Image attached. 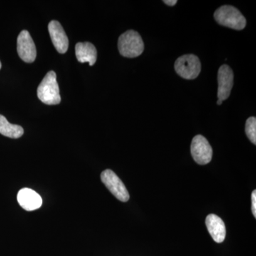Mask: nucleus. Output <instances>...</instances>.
<instances>
[{
  "label": "nucleus",
  "mask_w": 256,
  "mask_h": 256,
  "mask_svg": "<svg viewBox=\"0 0 256 256\" xmlns=\"http://www.w3.org/2000/svg\"><path fill=\"white\" fill-rule=\"evenodd\" d=\"M38 99L46 105H57L60 102V87L56 74L53 70L46 74L37 89Z\"/></svg>",
  "instance_id": "obj_1"
},
{
  "label": "nucleus",
  "mask_w": 256,
  "mask_h": 256,
  "mask_svg": "<svg viewBox=\"0 0 256 256\" xmlns=\"http://www.w3.org/2000/svg\"><path fill=\"white\" fill-rule=\"evenodd\" d=\"M144 48L140 35L134 30H128L119 37L118 50L122 56L136 58L142 54Z\"/></svg>",
  "instance_id": "obj_2"
},
{
  "label": "nucleus",
  "mask_w": 256,
  "mask_h": 256,
  "mask_svg": "<svg viewBox=\"0 0 256 256\" xmlns=\"http://www.w3.org/2000/svg\"><path fill=\"white\" fill-rule=\"evenodd\" d=\"M214 18L220 24L234 30H244L246 25V20L242 13L230 5H225L217 9L214 13Z\"/></svg>",
  "instance_id": "obj_3"
},
{
  "label": "nucleus",
  "mask_w": 256,
  "mask_h": 256,
  "mask_svg": "<svg viewBox=\"0 0 256 256\" xmlns=\"http://www.w3.org/2000/svg\"><path fill=\"white\" fill-rule=\"evenodd\" d=\"M174 68L176 73L185 79H194L201 72V62L196 56L184 55L176 60Z\"/></svg>",
  "instance_id": "obj_4"
},
{
  "label": "nucleus",
  "mask_w": 256,
  "mask_h": 256,
  "mask_svg": "<svg viewBox=\"0 0 256 256\" xmlns=\"http://www.w3.org/2000/svg\"><path fill=\"white\" fill-rule=\"evenodd\" d=\"M100 178L101 181L106 185V188H108L109 191L118 200L122 202L129 200L130 195L127 188L114 172L110 170H106L101 173Z\"/></svg>",
  "instance_id": "obj_5"
},
{
  "label": "nucleus",
  "mask_w": 256,
  "mask_h": 256,
  "mask_svg": "<svg viewBox=\"0 0 256 256\" xmlns=\"http://www.w3.org/2000/svg\"><path fill=\"white\" fill-rule=\"evenodd\" d=\"M192 156L197 164H208L212 159L213 150L208 140L204 136H195L191 144Z\"/></svg>",
  "instance_id": "obj_6"
},
{
  "label": "nucleus",
  "mask_w": 256,
  "mask_h": 256,
  "mask_svg": "<svg viewBox=\"0 0 256 256\" xmlns=\"http://www.w3.org/2000/svg\"><path fill=\"white\" fill-rule=\"evenodd\" d=\"M18 53L21 60L26 63H32L36 60V46L26 30L22 31L18 37Z\"/></svg>",
  "instance_id": "obj_7"
},
{
  "label": "nucleus",
  "mask_w": 256,
  "mask_h": 256,
  "mask_svg": "<svg viewBox=\"0 0 256 256\" xmlns=\"http://www.w3.org/2000/svg\"><path fill=\"white\" fill-rule=\"evenodd\" d=\"M218 99L222 101L226 100L234 85V73L228 66H222L218 69Z\"/></svg>",
  "instance_id": "obj_8"
},
{
  "label": "nucleus",
  "mask_w": 256,
  "mask_h": 256,
  "mask_svg": "<svg viewBox=\"0 0 256 256\" xmlns=\"http://www.w3.org/2000/svg\"><path fill=\"white\" fill-rule=\"evenodd\" d=\"M48 32L52 43L60 54H65L68 48V38L62 24L58 21L52 20L48 24Z\"/></svg>",
  "instance_id": "obj_9"
},
{
  "label": "nucleus",
  "mask_w": 256,
  "mask_h": 256,
  "mask_svg": "<svg viewBox=\"0 0 256 256\" xmlns=\"http://www.w3.org/2000/svg\"><path fill=\"white\" fill-rule=\"evenodd\" d=\"M18 201L24 210L31 212L38 210L42 205V198L37 192L24 188L18 192Z\"/></svg>",
  "instance_id": "obj_10"
},
{
  "label": "nucleus",
  "mask_w": 256,
  "mask_h": 256,
  "mask_svg": "<svg viewBox=\"0 0 256 256\" xmlns=\"http://www.w3.org/2000/svg\"><path fill=\"white\" fill-rule=\"evenodd\" d=\"M206 225L210 236L215 242L220 244L225 240L226 235V226L220 216L213 214L207 216Z\"/></svg>",
  "instance_id": "obj_11"
},
{
  "label": "nucleus",
  "mask_w": 256,
  "mask_h": 256,
  "mask_svg": "<svg viewBox=\"0 0 256 256\" xmlns=\"http://www.w3.org/2000/svg\"><path fill=\"white\" fill-rule=\"evenodd\" d=\"M76 56L80 63L88 62L90 66H94L97 60V50L90 42H79L76 45Z\"/></svg>",
  "instance_id": "obj_12"
},
{
  "label": "nucleus",
  "mask_w": 256,
  "mask_h": 256,
  "mask_svg": "<svg viewBox=\"0 0 256 256\" xmlns=\"http://www.w3.org/2000/svg\"><path fill=\"white\" fill-rule=\"evenodd\" d=\"M0 134L6 137L18 139L24 134V129L18 124H11L4 116L0 114Z\"/></svg>",
  "instance_id": "obj_13"
},
{
  "label": "nucleus",
  "mask_w": 256,
  "mask_h": 256,
  "mask_svg": "<svg viewBox=\"0 0 256 256\" xmlns=\"http://www.w3.org/2000/svg\"><path fill=\"white\" fill-rule=\"evenodd\" d=\"M246 133L247 137L254 144H256V119L250 117L247 120L246 124Z\"/></svg>",
  "instance_id": "obj_14"
},
{
  "label": "nucleus",
  "mask_w": 256,
  "mask_h": 256,
  "mask_svg": "<svg viewBox=\"0 0 256 256\" xmlns=\"http://www.w3.org/2000/svg\"><path fill=\"white\" fill-rule=\"evenodd\" d=\"M252 212L254 217H256V191L254 190L252 192Z\"/></svg>",
  "instance_id": "obj_15"
},
{
  "label": "nucleus",
  "mask_w": 256,
  "mask_h": 256,
  "mask_svg": "<svg viewBox=\"0 0 256 256\" xmlns=\"http://www.w3.org/2000/svg\"><path fill=\"white\" fill-rule=\"evenodd\" d=\"M163 2L165 3L166 4L169 5V6H174V5L178 3V1H176V0H164Z\"/></svg>",
  "instance_id": "obj_16"
},
{
  "label": "nucleus",
  "mask_w": 256,
  "mask_h": 256,
  "mask_svg": "<svg viewBox=\"0 0 256 256\" xmlns=\"http://www.w3.org/2000/svg\"><path fill=\"white\" fill-rule=\"evenodd\" d=\"M222 102H223V101H222V100H220V99H218V101H217V105H222Z\"/></svg>",
  "instance_id": "obj_17"
},
{
  "label": "nucleus",
  "mask_w": 256,
  "mask_h": 256,
  "mask_svg": "<svg viewBox=\"0 0 256 256\" xmlns=\"http://www.w3.org/2000/svg\"><path fill=\"white\" fill-rule=\"evenodd\" d=\"M2 68V64H1V62H0V69H1Z\"/></svg>",
  "instance_id": "obj_18"
}]
</instances>
